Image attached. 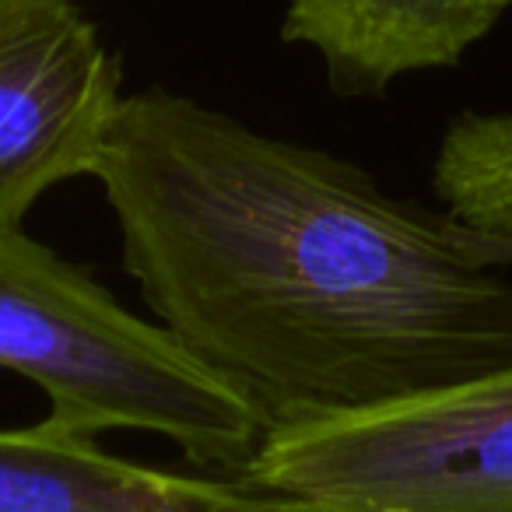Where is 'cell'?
<instances>
[{
  "instance_id": "1",
  "label": "cell",
  "mask_w": 512,
  "mask_h": 512,
  "mask_svg": "<svg viewBox=\"0 0 512 512\" xmlns=\"http://www.w3.org/2000/svg\"><path fill=\"white\" fill-rule=\"evenodd\" d=\"M92 176L155 323L264 439L512 365L502 256L344 158L148 88L123 95Z\"/></svg>"
},
{
  "instance_id": "2",
  "label": "cell",
  "mask_w": 512,
  "mask_h": 512,
  "mask_svg": "<svg viewBox=\"0 0 512 512\" xmlns=\"http://www.w3.org/2000/svg\"><path fill=\"white\" fill-rule=\"evenodd\" d=\"M0 369L43 390L57 432H151L235 474L264 442L256 414L162 323L22 225H0Z\"/></svg>"
},
{
  "instance_id": "3",
  "label": "cell",
  "mask_w": 512,
  "mask_h": 512,
  "mask_svg": "<svg viewBox=\"0 0 512 512\" xmlns=\"http://www.w3.org/2000/svg\"><path fill=\"white\" fill-rule=\"evenodd\" d=\"M239 477L313 512H512V365L383 411L267 435Z\"/></svg>"
},
{
  "instance_id": "4",
  "label": "cell",
  "mask_w": 512,
  "mask_h": 512,
  "mask_svg": "<svg viewBox=\"0 0 512 512\" xmlns=\"http://www.w3.org/2000/svg\"><path fill=\"white\" fill-rule=\"evenodd\" d=\"M120 102V67L74 0H0V225L92 176Z\"/></svg>"
},
{
  "instance_id": "5",
  "label": "cell",
  "mask_w": 512,
  "mask_h": 512,
  "mask_svg": "<svg viewBox=\"0 0 512 512\" xmlns=\"http://www.w3.org/2000/svg\"><path fill=\"white\" fill-rule=\"evenodd\" d=\"M0 512H313L242 481L113 456L92 435L0 428Z\"/></svg>"
},
{
  "instance_id": "6",
  "label": "cell",
  "mask_w": 512,
  "mask_h": 512,
  "mask_svg": "<svg viewBox=\"0 0 512 512\" xmlns=\"http://www.w3.org/2000/svg\"><path fill=\"white\" fill-rule=\"evenodd\" d=\"M512 0H288L281 36L323 57L344 95H379L397 78L439 71L481 43Z\"/></svg>"
},
{
  "instance_id": "7",
  "label": "cell",
  "mask_w": 512,
  "mask_h": 512,
  "mask_svg": "<svg viewBox=\"0 0 512 512\" xmlns=\"http://www.w3.org/2000/svg\"><path fill=\"white\" fill-rule=\"evenodd\" d=\"M442 211L512 264V113H460L435 151Z\"/></svg>"
}]
</instances>
